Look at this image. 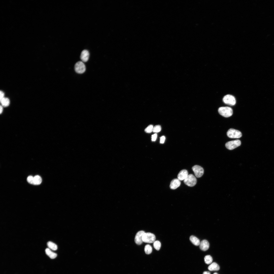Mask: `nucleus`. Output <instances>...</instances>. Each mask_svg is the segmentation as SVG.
Returning <instances> with one entry per match:
<instances>
[{"label":"nucleus","mask_w":274,"mask_h":274,"mask_svg":"<svg viewBox=\"0 0 274 274\" xmlns=\"http://www.w3.org/2000/svg\"><path fill=\"white\" fill-rule=\"evenodd\" d=\"M218 111L220 115L226 117L231 116L233 113L232 109L228 107H220L218 108Z\"/></svg>","instance_id":"obj_1"},{"label":"nucleus","mask_w":274,"mask_h":274,"mask_svg":"<svg viewBox=\"0 0 274 274\" xmlns=\"http://www.w3.org/2000/svg\"><path fill=\"white\" fill-rule=\"evenodd\" d=\"M184 183L187 186L192 187L195 186L197 183V179L193 174L188 175L187 177L184 180Z\"/></svg>","instance_id":"obj_2"},{"label":"nucleus","mask_w":274,"mask_h":274,"mask_svg":"<svg viewBox=\"0 0 274 274\" xmlns=\"http://www.w3.org/2000/svg\"><path fill=\"white\" fill-rule=\"evenodd\" d=\"M156 237L153 234L150 232L145 233L142 236L143 242L148 243H152L155 241Z\"/></svg>","instance_id":"obj_3"},{"label":"nucleus","mask_w":274,"mask_h":274,"mask_svg":"<svg viewBox=\"0 0 274 274\" xmlns=\"http://www.w3.org/2000/svg\"><path fill=\"white\" fill-rule=\"evenodd\" d=\"M227 135L229 137L231 138H239L242 135L240 131L232 128H230L228 130Z\"/></svg>","instance_id":"obj_4"},{"label":"nucleus","mask_w":274,"mask_h":274,"mask_svg":"<svg viewBox=\"0 0 274 274\" xmlns=\"http://www.w3.org/2000/svg\"><path fill=\"white\" fill-rule=\"evenodd\" d=\"M241 144V141L239 140H236L227 142L225 146L228 149L232 150L240 146Z\"/></svg>","instance_id":"obj_5"},{"label":"nucleus","mask_w":274,"mask_h":274,"mask_svg":"<svg viewBox=\"0 0 274 274\" xmlns=\"http://www.w3.org/2000/svg\"><path fill=\"white\" fill-rule=\"evenodd\" d=\"M75 71L77 73L81 74L83 73L85 71L86 67L85 64L82 61H79L75 64L74 66Z\"/></svg>","instance_id":"obj_6"},{"label":"nucleus","mask_w":274,"mask_h":274,"mask_svg":"<svg viewBox=\"0 0 274 274\" xmlns=\"http://www.w3.org/2000/svg\"><path fill=\"white\" fill-rule=\"evenodd\" d=\"M223 102L225 104L230 106H234L236 104V101L235 97L230 94L227 95L223 98Z\"/></svg>","instance_id":"obj_7"},{"label":"nucleus","mask_w":274,"mask_h":274,"mask_svg":"<svg viewBox=\"0 0 274 274\" xmlns=\"http://www.w3.org/2000/svg\"><path fill=\"white\" fill-rule=\"evenodd\" d=\"M195 176L197 178L201 177L204 173V169L202 167L198 165H195L192 168Z\"/></svg>","instance_id":"obj_8"},{"label":"nucleus","mask_w":274,"mask_h":274,"mask_svg":"<svg viewBox=\"0 0 274 274\" xmlns=\"http://www.w3.org/2000/svg\"><path fill=\"white\" fill-rule=\"evenodd\" d=\"M145 232L143 231L138 232L136 234L134 239L135 243L138 245H140L142 243V236Z\"/></svg>","instance_id":"obj_9"},{"label":"nucleus","mask_w":274,"mask_h":274,"mask_svg":"<svg viewBox=\"0 0 274 274\" xmlns=\"http://www.w3.org/2000/svg\"><path fill=\"white\" fill-rule=\"evenodd\" d=\"M89 51L86 50H83L81 52L80 58L83 62H86L89 59Z\"/></svg>","instance_id":"obj_10"},{"label":"nucleus","mask_w":274,"mask_h":274,"mask_svg":"<svg viewBox=\"0 0 274 274\" xmlns=\"http://www.w3.org/2000/svg\"><path fill=\"white\" fill-rule=\"evenodd\" d=\"M180 180L178 179H175L171 181L170 187L172 189H175L179 187L180 185Z\"/></svg>","instance_id":"obj_11"},{"label":"nucleus","mask_w":274,"mask_h":274,"mask_svg":"<svg viewBox=\"0 0 274 274\" xmlns=\"http://www.w3.org/2000/svg\"><path fill=\"white\" fill-rule=\"evenodd\" d=\"M188 175V172L187 170L185 169L182 170L179 172L178 175V179L180 180H184Z\"/></svg>","instance_id":"obj_12"},{"label":"nucleus","mask_w":274,"mask_h":274,"mask_svg":"<svg viewBox=\"0 0 274 274\" xmlns=\"http://www.w3.org/2000/svg\"><path fill=\"white\" fill-rule=\"evenodd\" d=\"M200 249L203 251H206L209 248V244L208 241L206 240H203L201 241L199 244Z\"/></svg>","instance_id":"obj_13"},{"label":"nucleus","mask_w":274,"mask_h":274,"mask_svg":"<svg viewBox=\"0 0 274 274\" xmlns=\"http://www.w3.org/2000/svg\"><path fill=\"white\" fill-rule=\"evenodd\" d=\"M208 269L210 271H217L220 269L219 265L215 262H213L210 265L208 268Z\"/></svg>","instance_id":"obj_14"},{"label":"nucleus","mask_w":274,"mask_h":274,"mask_svg":"<svg viewBox=\"0 0 274 274\" xmlns=\"http://www.w3.org/2000/svg\"><path fill=\"white\" fill-rule=\"evenodd\" d=\"M45 252L46 254L52 259L55 258L57 256V254L52 252L49 248H46Z\"/></svg>","instance_id":"obj_15"},{"label":"nucleus","mask_w":274,"mask_h":274,"mask_svg":"<svg viewBox=\"0 0 274 274\" xmlns=\"http://www.w3.org/2000/svg\"><path fill=\"white\" fill-rule=\"evenodd\" d=\"M190 239L192 243L194 245L196 246L199 245L200 243V240L196 236L192 235L190 236Z\"/></svg>","instance_id":"obj_16"},{"label":"nucleus","mask_w":274,"mask_h":274,"mask_svg":"<svg viewBox=\"0 0 274 274\" xmlns=\"http://www.w3.org/2000/svg\"><path fill=\"white\" fill-rule=\"evenodd\" d=\"M2 106L6 107L8 106L10 104V101L9 98L4 97L0 100Z\"/></svg>","instance_id":"obj_17"},{"label":"nucleus","mask_w":274,"mask_h":274,"mask_svg":"<svg viewBox=\"0 0 274 274\" xmlns=\"http://www.w3.org/2000/svg\"><path fill=\"white\" fill-rule=\"evenodd\" d=\"M42 182V179L40 176L38 175L34 177L33 184L35 185L40 184Z\"/></svg>","instance_id":"obj_18"},{"label":"nucleus","mask_w":274,"mask_h":274,"mask_svg":"<svg viewBox=\"0 0 274 274\" xmlns=\"http://www.w3.org/2000/svg\"><path fill=\"white\" fill-rule=\"evenodd\" d=\"M47 245L49 249L53 250H56L57 249V245L52 242H48L47 243Z\"/></svg>","instance_id":"obj_19"},{"label":"nucleus","mask_w":274,"mask_h":274,"mask_svg":"<svg viewBox=\"0 0 274 274\" xmlns=\"http://www.w3.org/2000/svg\"><path fill=\"white\" fill-rule=\"evenodd\" d=\"M152 251V247L150 245L147 244L145 245L144 248V251L146 254H150Z\"/></svg>","instance_id":"obj_20"},{"label":"nucleus","mask_w":274,"mask_h":274,"mask_svg":"<svg viewBox=\"0 0 274 274\" xmlns=\"http://www.w3.org/2000/svg\"><path fill=\"white\" fill-rule=\"evenodd\" d=\"M205 262L206 264H211L213 261L212 257L210 255L206 256L204 258Z\"/></svg>","instance_id":"obj_21"},{"label":"nucleus","mask_w":274,"mask_h":274,"mask_svg":"<svg viewBox=\"0 0 274 274\" xmlns=\"http://www.w3.org/2000/svg\"><path fill=\"white\" fill-rule=\"evenodd\" d=\"M161 243L159 241H155L153 242V246L157 250H160L161 247Z\"/></svg>","instance_id":"obj_22"},{"label":"nucleus","mask_w":274,"mask_h":274,"mask_svg":"<svg viewBox=\"0 0 274 274\" xmlns=\"http://www.w3.org/2000/svg\"><path fill=\"white\" fill-rule=\"evenodd\" d=\"M161 128L160 125H156L153 127L152 131L154 132H158L161 131Z\"/></svg>","instance_id":"obj_23"},{"label":"nucleus","mask_w":274,"mask_h":274,"mask_svg":"<svg viewBox=\"0 0 274 274\" xmlns=\"http://www.w3.org/2000/svg\"><path fill=\"white\" fill-rule=\"evenodd\" d=\"M153 126L150 125H149L145 130V131L147 133H150L152 131Z\"/></svg>","instance_id":"obj_24"},{"label":"nucleus","mask_w":274,"mask_h":274,"mask_svg":"<svg viewBox=\"0 0 274 274\" xmlns=\"http://www.w3.org/2000/svg\"><path fill=\"white\" fill-rule=\"evenodd\" d=\"M34 177L31 176H28L27 178V180L28 182L29 183L33 184Z\"/></svg>","instance_id":"obj_25"},{"label":"nucleus","mask_w":274,"mask_h":274,"mask_svg":"<svg viewBox=\"0 0 274 274\" xmlns=\"http://www.w3.org/2000/svg\"><path fill=\"white\" fill-rule=\"evenodd\" d=\"M157 137V135L156 133H155L152 135L151 136V140L152 141H155L156 140Z\"/></svg>","instance_id":"obj_26"},{"label":"nucleus","mask_w":274,"mask_h":274,"mask_svg":"<svg viewBox=\"0 0 274 274\" xmlns=\"http://www.w3.org/2000/svg\"><path fill=\"white\" fill-rule=\"evenodd\" d=\"M165 140V137L164 136H162L160 138V142L161 144L163 143Z\"/></svg>","instance_id":"obj_27"},{"label":"nucleus","mask_w":274,"mask_h":274,"mask_svg":"<svg viewBox=\"0 0 274 274\" xmlns=\"http://www.w3.org/2000/svg\"><path fill=\"white\" fill-rule=\"evenodd\" d=\"M0 100H1L4 97V93L3 91H0Z\"/></svg>","instance_id":"obj_28"},{"label":"nucleus","mask_w":274,"mask_h":274,"mask_svg":"<svg viewBox=\"0 0 274 274\" xmlns=\"http://www.w3.org/2000/svg\"><path fill=\"white\" fill-rule=\"evenodd\" d=\"M3 110V106H0V113L1 114Z\"/></svg>","instance_id":"obj_29"},{"label":"nucleus","mask_w":274,"mask_h":274,"mask_svg":"<svg viewBox=\"0 0 274 274\" xmlns=\"http://www.w3.org/2000/svg\"><path fill=\"white\" fill-rule=\"evenodd\" d=\"M203 274H210V273L209 271H204L203 272Z\"/></svg>","instance_id":"obj_30"},{"label":"nucleus","mask_w":274,"mask_h":274,"mask_svg":"<svg viewBox=\"0 0 274 274\" xmlns=\"http://www.w3.org/2000/svg\"><path fill=\"white\" fill-rule=\"evenodd\" d=\"M213 274H218L217 273H216V272H215V273H214Z\"/></svg>","instance_id":"obj_31"}]
</instances>
